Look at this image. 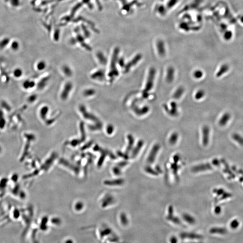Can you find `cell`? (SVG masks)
Returning <instances> with one entry per match:
<instances>
[{
	"instance_id": "f546056e",
	"label": "cell",
	"mask_w": 243,
	"mask_h": 243,
	"mask_svg": "<svg viewBox=\"0 0 243 243\" xmlns=\"http://www.w3.org/2000/svg\"><path fill=\"white\" fill-rule=\"evenodd\" d=\"M46 66V63H45V62L43 61H40L37 64L36 67H37V70L41 71V70H42L45 69Z\"/></svg>"
},
{
	"instance_id": "2e32d148",
	"label": "cell",
	"mask_w": 243,
	"mask_h": 243,
	"mask_svg": "<svg viewBox=\"0 0 243 243\" xmlns=\"http://www.w3.org/2000/svg\"><path fill=\"white\" fill-rule=\"evenodd\" d=\"M157 49L158 53L161 57H163L165 54V46L162 42H159L157 44Z\"/></svg>"
},
{
	"instance_id": "4316f807",
	"label": "cell",
	"mask_w": 243,
	"mask_h": 243,
	"mask_svg": "<svg viewBox=\"0 0 243 243\" xmlns=\"http://www.w3.org/2000/svg\"><path fill=\"white\" fill-rule=\"evenodd\" d=\"M204 95H205V92L204 90H199L196 93L195 98L197 100L201 99L204 96Z\"/></svg>"
},
{
	"instance_id": "4dcf8cb0",
	"label": "cell",
	"mask_w": 243,
	"mask_h": 243,
	"mask_svg": "<svg viewBox=\"0 0 243 243\" xmlns=\"http://www.w3.org/2000/svg\"><path fill=\"white\" fill-rule=\"evenodd\" d=\"M48 112V107H44L42 108V109L40 111V115L42 118H44L46 114Z\"/></svg>"
},
{
	"instance_id": "f35d334b",
	"label": "cell",
	"mask_w": 243,
	"mask_h": 243,
	"mask_svg": "<svg viewBox=\"0 0 243 243\" xmlns=\"http://www.w3.org/2000/svg\"><path fill=\"white\" fill-rule=\"evenodd\" d=\"M65 243H73V241L71 239H68L66 240Z\"/></svg>"
},
{
	"instance_id": "30bf717a",
	"label": "cell",
	"mask_w": 243,
	"mask_h": 243,
	"mask_svg": "<svg viewBox=\"0 0 243 243\" xmlns=\"http://www.w3.org/2000/svg\"><path fill=\"white\" fill-rule=\"evenodd\" d=\"M175 74V70L172 67L168 68L167 73L166 81L168 83H171L173 81Z\"/></svg>"
},
{
	"instance_id": "8d00e7d4",
	"label": "cell",
	"mask_w": 243,
	"mask_h": 243,
	"mask_svg": "<svg viewBox=\"0 0 243 243\" xmlns=\"http://www.w3.org/2000/svg\"><path fill=\"white\" fill-rule=\"evenodd\" d=\"M238 222H237L236 220H234L231 223V227L233 228H235L237 227H236L238 225Z\"/></svg>"
},
{
	"instance_id": "4fadbf2b",
	"label": "cell",
	"mask_w": 243,
	"mask_h": 243,
	"mask_svg": "<svg viewBox=\"0 0 243 243\" xmlns=\"http://www.w3.org/2000/svg\"><path fill=\"white\" fill-rule=\"evenodd\" d=\"M184 93V88L183 87H180L176 90L173 95V98L175 99H179L181 98Z\"/></svg>"
},
{
	"instance_id": "d4e9b609",
	"label": "cell",
	"mask_w": 243,
	"mask_h": 243,
	"mask_svg": "<svg viewBox=\"0 0 243 243\" xmlns=\"http://www.w3.org/2000/svg\"><path fill=\"white\" fill-rule=\"evenodd\" d=\"M120 219L122 224L124 226H127L129 224V220L126 215L124 213H122L121 214Z\"/></svg>"
},
{
	"instance_id": "ac0fdd59",
	"label": "cell",
	"mask_w": 243,
	"mask_h": 243,
	"mask_svg": "<svg viewBox=\"0 0 243 243\" xmlns=\"http://www.w3.org/2000/svg\"><path fill=\"white\" fill-rule=\"evenodd\" d=\"M112 234V230L109 227H105L100 230V237L103 238L104 237L110 235Z\"/></svg>"
},
{
	"instance_id": "9c48e42d",
	"label": "cell",
	"mask_w": 243,
	"mask_h": 243,
	"mask_svg": "<svg viewBox=\"0 0 243 243\" xmlns=\"http://www.w3.org/2000/svg\"><path fill=\"white\" fill-rule=\"evenodd\" d=\"M141 59H142V55L141 54H137L132 59V60H131L130 62H129V63L126 64L125 67V72L126 73V72L127 73V72H129L130 69L132 67V66H134L136 64H137Z\"/></svg>"
},
{
	"instance_id": "e575fe53",
	"label": "cell",
	"mask_w": 243,
	"mask_h": 243,
	"mask_svg": "<svg viewBox=\"0 0 243 243\" xmlns=\"http://www.w3.org/2000/svg\"><path fill=\"white\" fill-rule=\"evenodd\" d=\"M36 99H37V96H36V95H32L31 96H30V97L28 98V102L32 103V102H33L34 101H35V100H36Z\"/></svg>"
},
{
	"instance_id": "d6a6232c",
	"label": "cell",
	"mask_w": 243,
	"mask_h": 243,
	"mask_svg": "<svg viewBox=\"0 0 243 243\" xmlns=\"http://www.w3.org/2000/svg\"><path fill=\"white\" fill-rule=\"evenodd\" d=\"M52 223L56 225H59L61 224V220L58 218H53L52 220Z\"/></svg>"
},
{
	"instance_id": "277c9868",
	"label": "cell",
	"mask_w": 243,
	"mask_h": 243,
	"mask_svg": "<svg viewBox=\"0 0 243 243\" xmlns=\"http://www.w3.org/2000/svg\"><path fill=\"white\" fill-rule=\"evenodd\" d=\"M232 114L228 112L224 113L218 121V124L220 126H224L227 125L232 119Z\"/></svg>"
},
{
	"instance_id": "d590c367",
	"label": "cell",
	"mask_w": 243,
	"mask_h": 243,
	"mask_svg": "<svg viewBox=\"0 0 243 243\" xmlns=\"http://www.w3.org/2000/svg\"><path fill=\"white\" fill-rule=\"evenodd\" d=\"M177 242H178V240L175 236H172L170 239V243H177Z\"/></svg>"
},
{
	"instance_id": "8992f818",
	"label": "cell",
	"mask_w": 243,
	"mask_h": 243,
	"mask_svg": "<svg viewBox=\"0 0 243 243\" xmlns=\"http://www.w3.org/2000/svg\"><path fill=\"white\" fill-rule=\"evenodd\" d=\"M203 144L204 146L208 145L210 135V129L208 126H204L202 129Z\"/></svg>"
},
{
	"instance_id": "484cf974",
	"label": "cell",
	"mask_w": 243,
	"mask_h": 243,
	"mask_svg": "<svg viewBox=\"0 0 243 243\" xmlns=\"http://www.w3.org/2000/svg\"><path fill=\"white\" fill-rule=\"evenodd\" d=\"M23 72L22 70L20 68H16L13 71V75L16 78H20L22 76Z\"/></svg>"
},
{
	"instance_id": "74e56055",
	"label": "cell",
	"mask_w": 243,
	"mask_h": 243,
	"mask_svg": "<svg viewBox=\"0 0 243 243\" xmlns=\"http://www.w3.org/2000/svg\"><path fill=\"white\" fill-rule=\"evenodd\" d=\"M120 65L121 66H124V61L123 59H122L120 60Z\"/></svg>"
},
{
	"instance_id": "ba28073f",
	"label": "cell",
	"mask_w": 243,
	"mask_h": 243,
	"mask_svg": "<svg viewBox=\"0 0 243 243\" xmlns=\"http://www.w3.org/2000/svg\"><path fill=\"white\" fill-rule=\"evenodd\" d=\"M212 167L210 163H205L198 165L197 166L194 167L192 169L193 172H197L205 171L212 169Z\"/></svg>"
},
{
	"instance_id": "e0dca14e",
	"label": "cell",
	"mask_w": 243,
	"mask_h": 243,
	"mask_svg": "<svg viewBox=\"0 0 243 243\" xmlns=\"http://www.w3.org/2000/svg\"><path fill=\"white\" fill-rule=\"evenodd\" d=\"M11 40L9 37H4L0 40V49L2 50L10 44Z\"/></svg>"
},
{
	"instance_id": "1f68e13d",
	"label": "cell",
	"mask_w": 243,
	"mask_h": 243,
	"mask_svg": "<svg viewBox=\"0 0 243 243\" xmlns=\"http://www.w3.org/2000/svg\"><path fill=\"white\" fill-rule=\"evenodd\" d=\"M47 218H44L43 221L42 222L41 226H40V227H41V229L42 230H45L47 228V226H46V224H47L46 223H47Z\"/></svg>"
},
{
	"instance_id": "d6986e66",
	"label": "cell",
	"mask_w": 243,
	"mask_h": 243,
	"mask_svg": "<svg viewBox=\"0 0 243 243\" xmlns=\"http://www.w3.org/2000/svg\"><path fill=\"white\" fill-rule=\"evenodd\" d=\"M178 134L177 132H173L170 136L169 142L170 145H174L177 142L178 139Z\"/></svg>"
},
{
	"instance_id": "5b68a950",
	"label": "cell",
	"mask_w": 243,
	"mask_h": 243,
	"mask_svg": "<svg viewBox=\"0 0 243 243\" xmlns=\"http://www.w3.org/2000/svg\"><path fill=\"white\" fill-rule=\"evenodd\" d=\"M180 237L182 239H201L203 238L202 235L194 233L182 232L180 234Z\"/></svg>"
},
{
	"instance_id": "ffe728a7",
	"label": "cell",
	"mask_w": 243,
	"mask_h": 243,
	"mask_svg": "<svg viewBox=\"0 0 243 243\" xmlns=\"http://www.w3.org/2000/svg\"><path fill=\"white\" fill-rule=\"evenodd\" d=\"M34 86H35V83L33 81H30L29 80L25 81L23 84V88L26 90L32 88H33Z\"/></svg>"
},
{
	"instance_id": "44dd1931",
	"label": "cell",
	"mask_w": 243,
	"mask_h": 243,
	"mask_svg": "<svg viewBox=\"0 0 243 243\" xmlns=\"http://www.w3.org/2000/svg\"><path fill=\"white\" fill-rule=\"evenodd\" d=\"M11 48L13 51H17L20 48V43L17 40H14L10 42Z\"/></svg>"
},
{
	"instance_id": "cb8c5ba5",
	"label": "cell",
	"mask_w": 243,
	"mask_h": 243,
	"mask_svg": "<svg viewBox=\"0 0 243 243\" xmlns=\"http://www.w3.org/2000/svg\"><path fill=\"white\" fill-rule=\"evenodd\" d=\"M143 144H144V142H143V141L140 140L138 142L137 146H136V148L135 149L133 156L136 155L139 153V151L142 148V146H143Z\"/></svg>"
},
{
	"instance_id": "836d02e7",
	"label": "cell",
	"mask_w": 243,
	"mask_h": 243,
	"mask_svg": "<svg viewBox=\"0 0 243 243\" xmlns=\"http://www.w3.org/2000/svg\"><path fill=\"white\" fill-rule=\"evenodd\" d=\"M146 171L147 172L152 174V175H157L158 174L157 173H156L154 171V170H153V169H152V168L151 169V168H150L148 167H147L146 168Z\"/></svg>"
},
{
	"instance_id": "83f0119b",
	"label": "cell",
	"mask_w": 243,
	"mask_h": 243,
	"mask_svg": "<svg viewBox=\"0 0 243 243\" xmlns=\"http://www.w3.org/2000/svg\"><path fill=\"white\" fill-rule=\"evenodd\" d=\"M71 89V85L70 83H68L66 85V88L64 89V90H64V92L62 94V98L64 99H65L67 98V95H66V92L68 93V92H69L70 91V90Z\"/></svg>"
},
{
	"instance_id": "8fae6325",
	"label": "cell",
	"mask_w": 243,
	"mask_h": 243,
	"mask_svg": "<svg viewBox=\"0 0 243 243\" xmlns=\"http://www.w3.org/2000/svg\"><path fill=\"white\" fill-rule=\"evenodd\" d=\"M5 1L11 8L14 9L20 7L21 4L20 0H5Z\"/></svg>"
},
{
	"instance_id": "52a82bcc",
	"label": "cell",
	"mask_w": 243,
	"mask_h": 243,
	"mask_svg": "<svg viewBox=\"0 0 243 243\" xmlns=\"http://www.w3.org/2000/svg\"><path fill=\"white\" fill-rule=\"evenodd\" d=\"M230 70V66L227 64L225 63L222 64L219 69L217 73H216V76L217 78H221L225 74L228 73Z\"/></svg>"
},
{
	"instance_id": "ab89813d",
	"label": "cell",
	"mask_w": 243,
	"mask_h": 243,
	"mask_svg": "<svg viewBox=\"0 0 243 243\" xmlns=\"http://www.w3.org/2000/svg\"><path fill=\"white\" fill-rule=\"evenodd\" d=\"M201 243V242H193V243Z\"/></svg>"
},
{
	"instance_id": "603a6c76",
	"label": "cell",
	"mask_w": 243,
	"mask_h": 243,
	"mask_svg": "<svg viewBox=\"0 0 243 243\" xmlns=\"http://www.w3.org/2000/svg\"><path fill=\"white\" fill-rule=\"evenodd\" d=\"M167 220L171 221L172 222L176 224L180 225L181 224V222L180 219L177 217H176L173 216V215H172V216H167Z\"/></svg>"
},
{
	"instance_id": "6da1fadb",
	"label": "cell",
	"mask_w": 243,
	"mask_h": 243,
	"mask_svg": "<svg viewBox=\"0 0 243 243\" xmlns=\"http://www.w3.org/2000/svg\"><path fill=\"white\" fill-rule=\"evenodd\" d=\"M156 74V69L152 67L149 70V75L147 82L146 83L145 88L142 93V96L145 99L147 98L149 96V92L152 89L154 86V79Z\"/></svg>"
},
{
	"instance_id": "5bb4252c",
	"label": "cell",
	"mask_w": 243,
	"mask_h": 243,
	"mask_svg": "<svg viewBox=\"0 0 243 243\" xmlns=\"http://www.w3.org/2000/svg\"><path fill=\"white\" fill-rule=\"evenodd\" d=\"M232 138L240 146H243V136L241 135L239 133H234L232 135Z\"/></svg>"
},
{
	"instance_id": "7a4b0ae2",
	"label": "cell",
	"mask_w": 243,
	"mask_h": 243,
	"mask_svg": "<svg viewBox=\"0 0 243 243\" xmlns=\"http://www.w3.org/2000/svg\"><path fill=\"white\" fill-rule=\"evenodd\" d=\"M160 146L159 144H155L153 146L149 154V156L147 158V162L149 164H152L154 162L155 160L156 157L158 153L160 150Z\"/></svg>"
},
{
	"instance_id": "7402d4cb",
	"label": "cell",
	"mask_w": 243,
	"mask_h": 243,
	"mask_svg": "<svg viewBox=\"0 0 243 243\" xmlns=\"http://www.w3.org/2000/svg\"><path fill=\"white\" fill-rule=\"evenodd\" d=\"M210 233L212 234H224L226 232V230L222 228H212L210 230Z\"/></svg>"
},
{
	"instance_id": "60d3db41",
	"label": "cell",
	"mask_w": 243,
	"mask_h": 243,
	"mask_svg": "<svg viewBox=\"0 0 243 243\" xmlns=\"http://www.w3.org/2000/svg\"><path fill=\"white\" fill-rule=\"evenodd\" d=\"M35 243H37V242H36V241H35Z\"/></svg>"
},
{
	"instance_id": "3957f363",
	"label": "cell",
	"mask_w": 243,
	"mask_h": 243,
	"mask_svg": "<svg viewBox=\"0 0 243 243\" xmlns=\"http://www.w3.org/2000/svg\"><path fill=\"white\" fill-rule=\"evenodd\" d=\"M171 108V109H169L166 105L165 104L163 105V108L165 109L166 112L170 115L171 116L173 117H176L177 116L178 114V110H177V104L175 102H172L170 104Z\"/></svg>"
},
{
	"instance_id": "f1b7e54d",
	"label": "cell",
	"mask_w": 243,
	"mask_h": 243,
	"mask_svg": "<svg viewBox=\"0 0 243 243\" xmlns=\"http://www.w3.org/2000/svg\"><path fill=\"white\" fill-rule=\"evenodd\" d=\"M193 76L196 78H201L203 76V73L201 70H197L194 72Z\"/></svg>"
},
{
	"instance_id": "7c38bea8",
	"label": "cell",
	"mask_w": 243,
	"mask_h": 243,
	"mask_svg": "<svg viewBox=\"0 0 243 243\" xmlns=\"http://www.w3.org/2000/svg\"><path fill=\"white\" fill-rule=\"evenodd\" d=\"M149 108L148 106H144L141 109H138V108H134V111L137 114L139 115H142L146 114H147L149 111Z\"/></svg>"
},
{
	"instance_id": "9a60e30c",
	"label": "cell",
	"mask_w": 243,
	"mask_h": 243,
	"mask_svg": "<svg viewBox=\"0 0 243 243\" xmlns=\"http://www.w3.org/2000/svg\"><path fill=\"white\" fill-rule=\"evenodd\" d=\"M182 218L186 222L190 224L193 225L196 223V219L189 214L185 213L182 215Z\"/></svg>"
}]
</instances>
